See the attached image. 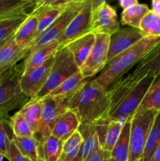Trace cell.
<instances>
[{
	"label": "cell",
	"mask_w": 160,
	"mask_h": 161,
	"mask_svg": "<svg viewBox=\"0 0 160 161\" xmlns=\"http://www.w3.org/2000/svg\"><path fill=\"white\" fill-rule=\"evenodd\" d=\"M152 10L160 16V0H152Z\"/></svg>",
	"instance_id": "60d3db41"
},
{
	"label": "cell",
	"mask_w": 160,
	"mask_h": 161,
	"mask_svg": "<svg viewBox=\"0 0 160 161\" xmlns=\"http://www.w3.org/2000/svg\"><path fill=\"white\" fill-rule=\"evenodd\" d=\"M39 161H44V160L41 158V157H39Z\"/></svg>",
	"instance_id": "c3c4849f"
},
{
	"label": "cell",
	"mask_w": 160,
	"mask_h": 161,
	"mask_svg": "<svg viewBox=\"0 0 160 161\" xmlns=\"http://www.w3.org/2000/svg\"><path fill=\"white\" fill-rule=\"evenodd\" d=\"M59 161H61V160H59ZM73 161H79V160H78V157L76 159V160H73Z\"/></svg>",
	"instance_id": "681fc988"
},
{
	"label": "cell",
	"mask_w": 160,
	"mask_h": 161,
	"mask_svg": "<svg viewBox=\"0 0 160 161\" xmlns=\"http://www.w3.org/2000/svg\"><path fill=\"white\" fill-rule=\"evenodd\" d=\"M54 1L55 0H39V1L35 4L33 10H37V9H42V8L50 6Z\"/></svg>",
	"instance_id": "f35d334b"
},
{
	"label": "cell",
	"mask_w": 160,
	"mask_h": 161,
	"mask_svg": "<svg viewBox=\"0 0 160 161\" xmlns=\"http://www.w3.org/2000/svg\"><path fill=\"white\" fill-rule=\"evenodd\" d=\"M154 79L155 76L145 77L130 89L108 90L111 103L107 113L100 120L124 124L136 113Z\"/></svg>",
	"instance_id": "7a4b0ae2"
},
{
	"label": "cell",
	"mask_w": 160,
	"mask_h": 161,
	"mask_svg": "<svg viewBox=\"0 0 160 161\" xmlns=\"http://www.w3.org/2000/svg\"><path fill=\"white\" fill-rule=\"evenodd\" d=\"M66 7L49 6L46 7L42 8V9H37V10L31 11L32 14H36L39 16V23H38L35 39L38 36H40L42 32H44L56 20V18L62 14Z\"/></svg>",
	"instance_id": "484cf974"
},
{
	"label": "cell",
	"mask_w": 160,
	"mask_h": 161,
	"mask_svg": "<svg viewBox=\"0 0 160 161\" xmlns=\"http://www.w3.org/2000/svg\"><path fill=\"white\" fill-rule=\"evenodd\" d=\"M35 3L28 0H0V21L26 13Z\"/></svg>",
	"instance_id": "d4e9b609"
},
{
	"label": "cell",
	"mask_w": 160,
	"mask_h": 161,
	"mask_svg": "<svg viewBox=\"0 0 160 161\" xmlns=\"http://www.w3.org/2000/svg\"><path fill=\"white\" fill-rule=\"evenodd\" d=\"M160 73V40L136 64L134 70L116 80L112 89H130L147 76H156Z\"/></svg>",
	"instance_id": "8992f818"
},
{
	"label": "cell",
	"mask_w": 160,
	"mask_h": 161,
	"mask_svg": "<svg viewBox=\"0 0 160 161\" xmlns=\"http://www.w3.org/2000/svg\"><path fill=\"white\" fill-rule=\"evenodd\" d=\"M109 161H119V160H115V159H113V158H110V160H109Z\"/></svg>",
	"instance_id": "7dc6e473"
},
{
	"label": "cell",
	"mask_w": 160,
	"mask_h": 161,
	"mask_svg": "<svg viewBox=\"0 0 160 161\" xmlns=\"http://www.w3.org/2000/svg\"><path fill=\"white\" fill-rule=\"evenodd\" d=\"M86 1L77 2L67 6L62 14L56 18V20L44 32L38 36L31 42V44L28 48V54L36 49L49 45L55 41H58V39L67 28L69 24L71 23L72 19L81 10Z\"/></svg>",
	"instance_id": "ba28073f"
},
{
	"label": "cell",
	"mask_w": 160,
	"mask_h": 161,
	"mask_svg": "<svg viewBox=\"0 0 160 161\" xmlns=\"http://www.w3.org/2000/svg\"><path fill=\"white\" fill-rule=\"evenodd\" d=\"M12 37H13V36H12ZM12 37H10V38H8V39H5V40H3V41H2V42H0V50H1V49H2V47H3V46H4L5 44H6V42H7L8 41H9V39H10L11 38H12Z\"/></svg>",
	"instance_id": "ee69618b"
},
{
	"label": "cell",
	"mask_w": 160,
	"mask_h": 161,
	"mask_svg": "<svg viewBox=\"0 0 160 161\" xmlns=\"http://www.w3.org/2000/svg\"><path fill=\"white\" fill-rule=\"evenodd\" d=\"M28 1H31V2H33V3H35H35H37L39 0H28Z\"/></svg>",
	"instance_id": "bcb514c9"
},
{
	"label": "cell",
	"mask_w": 160,
	"mask_h": 161,
	"mask_svg": "<svg viewBox=\"0 0 160 161\" xmlns=\"http://www.w3.org/2000/svg\"><path fill=\"white\" fill-rule=\"evenodd\" d=\"M159 40L160 37H144L108 62L103 72L95 80L103 87L108 89L137 64Z\"/></svg>",
	"instance_id": "3957f363"
},
{
	"label": "cell",
	"mask_w": 160,
	"mask_h": 161,
	"mask_svg": "<svg viewBox=\"0 0 160 161\" xmlns=\"http://www.w3.org/2000/svg\"><path fill=\"white\" fill-rule=\"evenodd\" d=\"M82 1H86V0H55L50 6H57V7H66V6H69L74 3Z\"/></svg>",
	"instance_id": "74e56055"
},
{
	"label": "cell",
	"mask_w": 160,
	"mask_h": 161,
	"mask_svg": "<svg viewBox=\"0 0 160 161\" xmlns=\"http://www.w3.org/2000/svg\"><path fill=\"white\" fill-rule=\"evenodd\" d=\"M4 157H5L4 154H3L1 152H0V161H3V159H4Z\"/></svg>",
	"instance_id": "f6af8a7d"
},
{
	"label": "cell",
	"mask_w": 160,
	"mask_h": 161,
	"mask_svg": "<svg viewBox=\"0 0 160 161\" xmlns=\"http://www.w3.org/2000/svg\"><path fill=\"white\" fill-rule=\"evenodd\" d=\"M80 125L81 123L76 113L72 110L67 109L57 119L52 129L51 135L64 142L78 130Z\"/></svg>",
	"instance_id": "e0dca14e"
},
{
	"label": "cell",
	"mask_w": 160,
	"mask_h": 161,
	"mask_svg": "<svg viewBox=\"0 0 160 161\" xmlns=\"http://www.w3.org/2000/svg\"><path fill=\"white\" fill-rule=\"evenodd\" d=\"M39 23V16L36 14H28V17L20 25L14 35V39L20 47L28 49L35 40Z\"/></svg>",
	"instance_id": "ffe728a7"
},
{
	"label": "cell",
	"mask_w": 160,
	"mask_h": 161,
	"mask_svg": "<svg viewBox=\"0 0 160 161\" xmlns=\"http://www.w3.org/2000/svg\"><path fill=\"white\" fill-rule=\"evenodd\" d=\"M160 144V110L157 112L151 130L149 131L144 153L143 161H151L154 153Z\"/></svg>",
	"instance_id": "83f0119b"
},
{
	"label": "cell",
	"mask_w": 160,
	"mask_h": 161,
	"mask_svg": "<svg viewBox=\"0 0 160 161\" xmlns=\"http://www.w3.org/2000/svg\"><path fill=\"white\" fill-rule=\"evenodd\" d=\"M144 37L139 29L130 27L120 28L115 33L110 36L108 63L122 52L133 47Z\"/></svg>",
	"instance_id": "5bb4252c"
},
{
	"label": "cell",
	"mask_w": 160,
	"mask_h": 161,
	"mask_svg": "<svg viewBox=\"0 0 160 161\" xmlns=\"http://www.w3.org/2000/svg\"><path fill=\"white\" fill-rule=\"evenodd\" d=\"M24 62L16 64L0 76V113L9 115L12 110L21 108L31 98L20 88Z\"/></svg>",
	"instance_id": "277c9868"
},
{
	"label": "cell",
	"mask_w": 160,
	"mask_h": 161,
	"mask_svg": "<svg viewBox=\"0 0 160 161\" xmlns=\"http://www.w3.org/2000/svg\"><path fill=\"white\" fill-rule=\"evenodd\" d=\"M124 124L117 121H110L108 124L100 147L104 151L111 153L118 141Z\"/></svg>",
	"instance_id": "836d02e7"
},
{
	"label": "cell",
	"mask_w": 160,
	"mask_h": 161,
	"mask_svg": "<svg viewBox=\"0 0 160 161\" xmlns=\"http://www.w3.org/2000/svg\"><path fill=\"white\" fill-rule=\"evenodd\" d=\"M108 90L96 80L86 83L67 101V108L76 113L81 125L95 124L101 119L110 106Z\"/></svg>",
	"instance_id": "6da1fadb"
},
{
	"label": "cell",
	"mask_w": 160,
	"mask_h": 161,
	"mask_svg": "<svg viewBox=\"0 0 160 161\" xmlns=\"http://www.w3.org/2000/svg\"><path fill=\"white\" fill-rule=\"evenodd\" d=\"M64 141L50 135L39 146V157L44 161H59L63 151Z\"/></svg>",
	"instance_id": "cb8c5ba5"
},
{
	"label": "cell",
	"mask_w": 160,
	"mask_h": 161,
	"mask_svg": "<svg viewBox=\"0 0 160 161\" xmlns=\"http://www.w3.org/2000/svg\"><path fill=\"white\" fill-rule=\"evenodd\" d=\"M120 29L117 20V14L108 3H104L92 10L90 32L94 34H107L111 36Z\"/></svg>",
	"instance_id": "4fadbf2b"
},
{
	"label": "cell",
	"mask_w": 160,
	"mask_h": 161,
	"mask_svg": "<svg viewBox=\"0 0 160 161\" xmlns=\"http://www.w3.org/2000/svg\"><path fill=\"white\" fill-rule=\"evenodd\" d=\"M156 113L153 110H136L132 116L128 161H138L142 158L146 141Z\"/></svg>",
	"instance_id": "52a82bcc"
},
{
	"label": "cell",
	"mask_w": 160,
	"mask_h": 161,
	"mask_svg": "<svg viewBox=\"0 0 160 161\" xmlns=\"http://www.w3.org/2000/svg\"><path fill=\"white\" fill-rule=\"evenodd\" d=\"M92 3L93 0H87L81 10L72 19L64 32L58 39L60 47L67 45L77 38L90 32Z\"/></svg>",
	"instance_id": "7c38bea8"
},
{
	"label": "cell",
	"mask_w": 160,
	"mask_h": 161,
	"mask_svg": "<svg viewBox=\"0 0 160 161\" xmlns=\"http://www.w3.org/2000/svg\"><path fill=\"white\" fill-rule=\"evenodd\" d=\"M109 39V35L95 34L93 47L86 61L80 68V72L85 79L94 76L107 65Z\"/></svg>",
	"instance_id": "9c48e42d"
},
{
	"label": "cell",
	"mask_w": 160,
	"mask_h": 161,
	"mask_svg": "<svg viewBox=\"0 0 160 161\" xmlns=\"http://www.w3.org/2000/svg\"><path fill=\"white\" fill-rule=\"evenodd\" d=\"M20 110L29 122L34 131V138L40 145L42 143V135L43 130L40 100L35 98L31 99Z\"/></svg>",
	"instance_id": "ac0fdd59"
},
{
	"label": "cell",
	"mask_w": 160,
	"mask_h": 161,
	"mask_svg": "<svg viewBox=\"0 0 160 161\" xmlns=\"http://www.w3.org/2000/svg\"><path fill=\"white\" fill-rule=\"evenodd\" d=\"M119 3L121 7L125 9L138 4V0H119Z\"/></svg>",
	"instance_id": "ab89813d"
},
{
	"label": "cell",
	"mask_w": 160,
	"mask_h": 161,
	"mask_svg": "<svg viewBox=\"0 0 160 161\" xmlns=\"http://www.w3.org/2000/svg\"><path fill=\"white\" fill-rule=\"evenodd\" d=\"M95 42V34L89 32L66 45L72 53L75 64L78 68L82 67L89 57Z\"/></svg>",
	"instance_id": "2e32d148"
},
{
	"label": "cell",
	"mask_w": 160,
	"mask_h": 161,
	"mask_svg": "<svg viewBox=\"0 0 160 161\" xmlns=\"http://www.w3.org/2000/svg\"><path fill=\"white\" fill-rule=\"evenodd\" d=\"M28 14H29L24 13L20 15L1 20L0 21V42L13 36L20 25L28 17Z\"/></svg>",
	"instance_id": "e575fe53"
},
{
	"label": "cell",
	"mask_w": 160,
	"mask_h": 161,
	"mask_svg": "<svg viewBox=\"0 0 160 161\" xmlns=\"http://www.w3.org/2000/svg\"><path fill=\"white\" fill-rule=\"evenodd\" d=\"M10 127L13 135L20 138H34V131L28 119L20 110L10 117Z\"/></svg>",
	"instance_id": "1f68e13d"
},
{
	"label": "cell",
	"mask_w": 160,
	"mask_h": 161,
	"mask_svg": "<svg viewBox=\"0 0 160 161\" xmlns=\"http://www.w3.org/2000/svg\"><path fill=\"white\" fill-rule=\"evenodd\" d=\"M86 79L83 77L79 71L78 73L69 77L65 81L63 82L56 89H55L49 95L70 98L86 83Z\"/></svg>",
	"instance_id": "4316f807"
},
{
	"label": "cell",
	"mask_w": 160,
	"mask_h": 161,
	"mask_svg": "<svg viewBox=\"0 0 160 161\" xmlns=\"http://www.w3.org/2000/svg\"><path fill=\"white\" fill-rule=\"evenodd\" d=\"M137 110H153L155 112L160 110V73L155 76L152 84L144 94Z\"/></svg>",
	"instance_id": "603a6c76"
},
{
	"label": "cell",
	"mask_w": 160,
	"mask_h": 161,
	"mask_svg": "<svg viewBox=\"0 0 160 161\" xmlns=\"http://www.w3.org/2000/svg\"><path fill=\"white\" fill-rule=\"evenodd\" d=\"M151 161H160V144L154 153Z\"/></svg>",
	"instance_id": "7bdbcfd3"
},
{
	"label": "cell",
	"mask_w": 160,
	"mask_h": 161,
	"mask_svg": "<svg viewBox=\"0 0 160 161\" xmlns=\"http://www.w3.org/2000/svg\"><path fill=\"white\" fill-rule=\"evenodd\" d=\"M111 0H93L92 3V10H94L95 9H97L98 6H100L101 4L104 3H108V2H110Z\"/></svg>",
	"instance_id": "b9f144b4"
},
{
	"label": "cell",
	"mask_w": 160,
	"mask_h": 161,
	"mask_svg": "<svg viewBox=\"0 0 160 161\" xmlns=\"http://www.w3.org/2000/svg\"><path fill=\"white\" fill-rule=\"evenodd\" d=\"M79 68L75 64L72 53L66 46L60 47L54 54V61L45 86L34 97L41 100L51 94L69 77L78 73Z\"/></svg>",
	"instance_id": "5b68a950"
},
{
	"label": "cell",
	"mask_w": 160,
	"mask_h": 161,
	"mask_svg": "<svg viewBox=\"0 0 160 161\" xmlns=\"http://www.w3.org/2000/svg\"><path fill=\"white\" fill-rule=\"evenodd\" d=\"M54 54L40 66L25 71L22 74L20 80V88L31 99L34 98L45 86L54 61Z\"/></svg>",
	"instance_id": "8fae6325"
},
{
	"label": "cell",
	"mask_w": 160,
	"mask_h": 161,
	"mask_svg": "<svg viewBox=\"0 0 160 161\" xmlns=\"http://www.w3.org/2000/svg\"><path fill=\"white\" fill-rule=\"evenodd\" d=\"M68 99L58 96L48 95L40 100L41 106H42V125H43L41 144H42V142L51 135L52 129L54 127L60 116L68 109L67 108Z\"/></svg>",
	"instance_id": "30bf717a"
},
{
	"label": "cell",
	"mask_w": 160,
	"mask_h": 161,
	"mask_svg": "<svg viewBox=\"0 0 160 161\" xmlns=\"http://www.w3.org/2000/svg\"><path fill=\"white\" fill-rule=\"evenodd\" d=\"M59 48V42L58 41H55L49 45L44 46L31 52L24 61V72L40 66L53 56Z\"/></svg>",
	"instance_id": "44dd1931"
},
{
	"label": "cell",
	"mask_w": 160,
	"mask_h": 161,
	"mask_svg": "<svg viewBox=\"0 0 160 161\" xmlns=\"http://www.w3.org/2000/svg\"><path fill=\"white\" fill-rule=\"evenodd\" d=\"M139 30L144 37H160V16L150 9L141 20Z\"/></svg>",
	"instance_id": "d6a6232c"
},
{
	"label": "cell",
	"mask_w": 160,
	"mask_h": 161,
	"mask_svg": "<svg viewBox=\"0 0 160 161\" xmlns=\"http://www.w3.org/2000/svg\"><path fill=\"white\" fill-rule=\"evenodd\" d=\"M6 158H7L9 161H31L20 152L12 139L8 147Z\"/></svg>",
	"instance_id": "8d00e7d4"
},
{
	"label": "cell",
	"mask_w": 160,
	"mask_h": 161,
	"mask_svg": "<svg viewBox=\"0 0 160 161\" xmlns=\"http://www.w3.org/2000/svg\"><path fill=\"white\" fill-rule=\"evenodd\" d=\"M78 130L83 138V144L78 154V160L87 161L90 156L100 147L95 124L80 125Z\"/></svg>",
	"instance_id": "d6986e66"
},
{
	"label": "cell",
	"mask_w": 160,
	"mask_h": 161,
	"mask_svg": "<svg viewBox=\"0 0 160 161\" xmlns=\"http://www.w3.org/2000/svg\"><path fill=\"white\" fill-rule=\"evenodd\" d=\"M12 141L20 152L31 161H39V143L35 138H20L13 135Z\"/></svg>",
	"instance_id": "4dcf8cb0"
},
{
	"label": "cell",
	"mask_w": 160,
	"mask_h": 161,
	"mask_svg": "<svg viewBox=\"0 0 160 161\" xmlns=\"http://www.w3.org/2000/svg\"><path fill=\"white\" fill-rule=\"evenodd\" d=\"M138 161H143V159H142V158H141V159H140V160H138Z\"/></svg>",
	"instance_id": "f907efd6"
},
{
	"label": "cell",
	"mask_w": 160,
	"mask_h": 161,
	"mask_svg": "<svg viewBox=\"0 0 160 161\" xmlns=\"http://www.w3.org/2000/svg\"><path fill=\"white\" fill-rule=\"evenodd\" d=\"M28 56V49L20 47L13 36L0 50V76Z\"/></svg>",
	"instance_id": "9a60e30c"
},
{
	"label": "cell",
	"mask_w": 160,
	"mask_h": 161,
	"mask_svg": "<svg viewBox=\"0 0 160 161\" xmlns=\"http://www.w3.org/2000/svg\"><path fill=\"white\" fill-rule=\"evenodd\" d=\"M131 118L128 119L124 123L117 142L111 153V157L115 160L119 161H128Z\"/></svg>",
	"instance_id": "7402d4cb"
},
{
	"label": "cell",
	"mask_w": 160,
	"mask_h": 161,
	"mask_svg": "<svg viewBox=\"0 0 160 161\" xmlns=\"http://www.w3.org/2000/svg\"><path fill=\"white\" fill-rule=\"evenodd\" d=\"M83 138L78 130L72 134L67 140L64 142L63 151L61 153V161H73L78 157L80 149L83 144Z\"/></svg>",
	"instance_id": "f546056e"
},
{
	"label": "cell",
	"mask_w": 160,
	"mask_h": 161,
	"mask_svg": "<svg viewBox=\"0 0 160 161\" xmlns=\"http://www.w3.org/2000/svg\"><path fill=\"white\" fill-rule=\"evenodd\" d=\"M10 117L9 115L0 113V152L6 157L7 149L11 139L9 135V129L11 130Z\"/></svg>",
	"instance_id": "d590c367"
},
{
	"label": "cell",
	"mask_w": 160,
	"mask_h": 161,
	"mask_svg": "<svg viewBox=\"0 0 160 161\" xmlns=\"http://www.w3.org/2000/svg\"><path fill=\"white\" fill-rule=\"evenodd\" d=\"M150 10L146 4H138L123 9L121 15V22L122 25H128L130 28L139 29L141 20Z\"/></svg>",
	"instance_id": "f1b7e54d"
}]
</instances>
